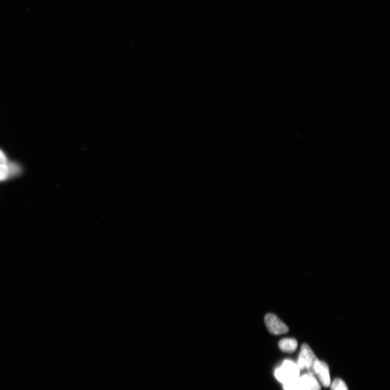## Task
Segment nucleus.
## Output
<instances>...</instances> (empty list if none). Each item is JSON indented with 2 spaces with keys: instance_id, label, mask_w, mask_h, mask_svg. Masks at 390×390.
<instances>
[{
  "instance_id": "nucleus-1",
  "label": "nucleus",
  "mask_w": 390,
  "mask_h": 390,
  "mask_svg": "<svg viewBox=\"0 0 390 390\" xmlns=\"http://www.w3.org/2000/svg\"><path fill=\"white\" fill-rule=\"evenodd\" d=\"M300 369L292 361L286 360L281 367L275 370V376L278 381L286 384L300 377Z\"/></svg>"
},
{
  "instance_id": "nucleus-2",
  "label": "nucleus",
  "mask_w": 390,
  "mask_h": 390,
  "mask_svg": "<svg viewBox=\"0 0 390 390\" xmlns=\"http://www.w3.org/2000/svg\"><path fill=\"white\" fill-rule=\"evenodd\" d=\"M319 360L316 357L310 346L304 344L301 345V351L297 360V367L300 370L306 369L309 373L315 374V369Z\"/></svg>"
},
{
  "instance_id": "nucleus-3",
  "label": "nucleus",
  "mask_w": 390,
  "mask_h": 390,
  "mask_svg": "<svg viewBox=\"0 0 390 390\" xmlns=\"http://www.w3.org/2000/svg\"><path fill=\"white\" fill-rule=\"evenodd\" d=\"M265 322L268 331L273 335H281L289 332L287 326L274 314H266Z\"/></svg>"
},
{
  "instance_id": "nucleus-4",
  "label": "nucleus",
  "mask_w": 390,
  "mask_h": 390,
  "mask_svg": "<svg viewBox=\"0 0 390 390\" xmlns=\"http://www.w3.org/2000/svg\"><path fill=\"white\" fill-rule=\"evenodd\" d=\"M315 374L318 375L320 382L324 387L328 388L330 386L331 378L328 364L319 360L316 367Z\"/></svg>"
},
{
  "instance_id": "nucleus-5",
  "label": "nucleus",
  "mask_w": 390,
  "mask_h": 390,
  "mask_svg": "<svg viewBox=\"0 0 390 390\" xmlns=\"http://www.w3.org/2000/svg\"><path fill=\"white\" fill-rule=\"evenodd\" d=\"M307 390H320L321 387L313 374H305L299 377Z\"/></svg>"
},
{
  "instance_id": "nucleus-6",
  "label": "nucleus",
  "mask_w": 390,
  "mask_h": 390,
  "mask_svg": "<svg viewBox=\"0 0 390 390\" xmlns=\"http://www.w3.org/2000/svg\"><path fill=\"white\" fill-rule=\"evenodd\" d=\"M279 347L283 352L292 353L297 349V342L293 338H284L279 341Z\"/></svg>"
},
{
  "instance_id": "nucleus-7",
  "label": "nucleus",
  "mask_w": 390,
  "mask_h": 390,
  "mask_svg": "<svg viewBox=\"0 0 390 390\" xmlns=\"http://www.w3.org/2000/svg\"><path fill=\"white\" fill-rule=\"evenodd\" d=\"M284 388L285 390H307L299 378L284 384Z\"/></svg>"
},
{
  "instance_id": "nucleus-8",
  "label": "nucleus",
  "mask_w": 390,
  "mask_h": 390,
  "mask_svg": "<svg viewBox=\"0 0 390 390\" xmlns=\"http://www.w3.org/2000/svg\"><path fill=\"white\" fill-rule=\"evenodd\" d=\"M332 390H349L347 385L339 378L335 379L331 385Z\"/></svg>"
},
{
  "instance_id": "nucleus-9",
  "label": "nucleus",
  "mask_w": 390,
  "mask_h": 390,
  "mask_svg": "<svg viewBox=\"0 0 390 390\" xmlns=\"http://www.w3.org/2000/svg\"><path fill=\"white\" fill-rule=\"evenodd\" d=\"M10 174L8 164H0V181L6 179Z\"/></svg>"
},
{
  "instance_id": "nucleus-10",
  "label": "nucleus",
  "mask_w": 390,
  "mask_h": 390,
  "mask_svg": "<svg viewBox=\"0 0 390 390\" xmlns=\"http://www.w3.org/2000/svg\"><path fill=\"white\" fill-rule=\"evenodd\" d=\"M0 164L7 165V158L6 155L2 152L1 150H0Z\"/></svg>"
}]
</instances>
